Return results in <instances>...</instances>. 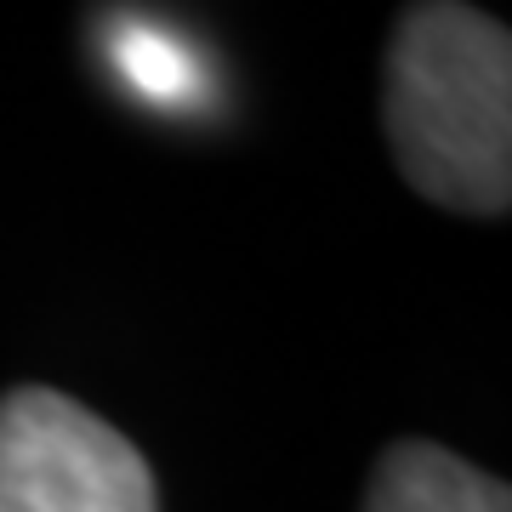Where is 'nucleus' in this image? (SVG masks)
Here are the masks:
<instances>
[{"label": "nucleus", "mask_w": 512, "mask_h": 512, "mask_svg": "<svg viewBox=\"0 0 512 512\" xmlns=\"http://www.w3.org/2000/svg\"><path fill=\"white\" fill-rule=\"evenodd\" d=\"M114 52H120V74H126L143 97H154V103H183V97L194 92V63H188V52L171 35H160V29L126 23Z\"/></svg>", "instance_id": "obj_4"}, {"label": "nucleus", "mask_w": 512, "mask_h": 512, "mask_svg": "<svg viewBox=\"0 0 512 512\" xmlns=\"http://www.w3.org/2000/svg\"><path fill=\"white\" fill-rule=\"evenodd\" d=\"M0 512H154L137 444L57 387L0 399Z\"/></svg>", "instance_id": "obj_2"}, {"label": "nucleus", "mask_w": 512, "mask_h": 512, "mask_svg": "<svg viewBox=\"0 0 512 512\" xmlns=\"http://www.w3.org/2000/svg\"><path fill=\"white\" fill-rule=\"evenodd\" d=\"M365 512H512V495L501 478L478 473L473 461L410 439L376 461Z\"/></svg>", "instance_id": "obj_3"}, {"label": "nucleus", "mask_w": 512, "mask_h": 512, "mask_svg": "<svg viewBox=\"0 0 512 512\" xmlns=\"http://www.w3.org/2000/svg\"><path fill=\"white\" fill-rule=\"evenodd\" d=\"M387 143L421 200L512 205V35L467 0H416L387 46Z\"/></svg>", "instance_id": "obj_1"}]
</instances>
